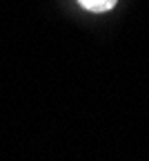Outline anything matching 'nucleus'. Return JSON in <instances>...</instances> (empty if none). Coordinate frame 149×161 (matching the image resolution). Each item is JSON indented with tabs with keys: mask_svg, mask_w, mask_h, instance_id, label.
Here are the masks:
<instances>
[{
	"mask_svg": "<svg viewBox=\"0 0 149 161\" xmlns=\"http://www.w3.org/2000/svg\"><path fill=\"white\" fill-rule=\"evenodd\" d=\"M78 3L85 7V9H89V11H109L114 5H116V0H78Z\"/></svg>",
	"mask_w": 149,
	"mask_h": 161,
	"instance_id": "f257e3e1",
	"label": "nucleus"
}]
</instances>
